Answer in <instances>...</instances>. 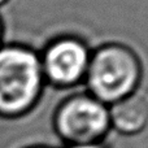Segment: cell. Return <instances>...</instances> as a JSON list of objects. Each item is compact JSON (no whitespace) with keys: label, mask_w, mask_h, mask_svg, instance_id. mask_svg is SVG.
Listing matches in <instances>:
<instances>
[{"label":"cell","mask_w":148,"mask_h":148,"mask_svg":"<svg viewBox=\"0 0 148 148\" xmlns=\"http://www.w3.org/2000/svg\"><path fill=\"white\" fill-rule=\"evenodd\" d=\"M142 72V61L133 48L107 43L91 52L84 78L90 95L104 104H113L135 92Z\"/></svg>","instance_id":"obj_2"},{"label":"cell","mask_w":148,"mask_h":148,"mask_svg":"<svg viewBox=\"0 0 148 148\" xmlns=\"http://www.w3.org/2000/svg\"><path fill=\"white\" fill-rule=\"evenodd\" d=\"M110 125L120 133L138 134L148 125V101L139 94H131L113 103L109 109Z\"/></svg>","instance_id":"obj_5"},{"label":"cell","mask_w":148,"mask_h":148,"mask_svg":"<svg viewBox=\"0 0 148 148\" xmlns=\"http://www.w3.org/2000/svg\"><path fill=\"white\" fill-rule=\"evenodd\" d=\"M30 148H49V147H46V146H35V147H30Z\"/></svg>","instance_id":"obj_7"},{"label":"cell","mask_w":148,"mask_h":148,"mask_svg":"<svg viewBox=\"0 0 148 148\" xmlns=\"http://www.w3.org/2000/svg\"><path fill=\"white\" fill-rule=\"evenodd\" d=\"M44 84L40 57L22 44L0 47V117L16 118L36 104Z\"/></svg>","instance_id":"obj_1"},{"label":"cell","mask_w":148,"mask_h":148,"mask_svg":"<svg viewBox=\"0 0 148 148\" xmlns=\"http://www.w3.org/2000/svg\"><path fill=\"white\" fill-rule=\"evenodd\" d=\"M70 148H104L99 143H90V144H78V146H72Z\"/></svg>","instance_id":"obj_6"},{"label":"cell","mask_w":148,"mask_h":148,"mask_svg":"<svg viewBox=\"0 0 148 148\" xmlns=\"http://www.w3.org/2000/svg\"><path fill=\"white\" fill-rule=\"evenodd\" d=\"M91 52L81 38L61 35L46 46L39 55L44 81L60 88L72 87L84 78Z\"/></svg>","instance_id":"obj_4"},{"label":"cell","mask_w":148,"mask_h":148,"mask_svg":"<svg viewBox=\"0 0 148 148\" xmlns=\"http://www.w3.org/2000/svg\"><path fill=\"white\" fill-rule=\"evenodd\" d=\"M110 126L109 109L90 94L65 99L55 113V129L72 146L99 143Z\"/></svg>","instance_id":"obj_3"},{"label":"cell","mask_w":148,"mask_h":148,"mask_svg":"<svg viewBox=\"0 0 148 148\" xmlns=\"http://www.w3.org/2000/svg\"><path fill=\"white\" fill-rule=\"evenodd\" d=\"M8 0H0V5H3V4H5Z\"/></svg>","instance_id":"obj_8"},{"label":"cell","mask_w":148,"mask_h":148,"mask_svg":"<svg viewBox=\"0 0 148 148\" xmlns=\"http://www.w3.org/2000/svg\"><path fill=\"white\" fill-rule=\"evenodd\" d=\"M0 38H1V22H0Z\"/></svg>","instance_id":"obj_9"}]
</instances>
